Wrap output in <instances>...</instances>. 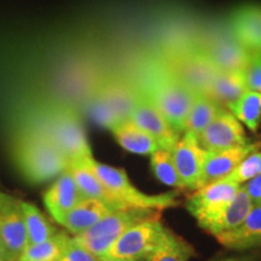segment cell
<instances>
[{"label": "cell", "instance_id": "cell-17", "mask_svg": "<svg viewBox=\"0 0 261 261\" xmlns=\"http://www.w3.org/2000/svg\"><path fill=\"white\" fill-rule=\"evenodd\" d=\"M203 51L218 71H243L252 54L232 35L218 39Z\"/></svg>", "mask_w": 261, "mask_h": 261}, {"label": "cell", "instance_id": "cell-28", "mask_svg": "<svg viewBox=\"0 0 261 261\" xmlns=\"http://www.w3.org/2000/svg\"><path fill=\"white\" fill-rule=\"evenodd\" d=\"M194 255V248L187 241L168 230L148 261H189Z\"/></svg>", "mask_w": 261, "mask_h": 261}, {"label": "cell", "instance_id": "cell-13", "mask_svg": "<svg viewBox=\"0 0 261 261\" xmlns=\"http://www.w3.org/2000/svg\"><path fill=\"white\" fill-rule=\"evenodd\" d=\"M261 149V142H248L243 145L233 146L230 149L208 151L203 168H202L200 179H198L196 190L211 182L221 180L228 177L237 166L253 151Z\"/></svg>", "mask_w": 261, "mask_h": 261}, {"label": "cell", "instance_id": "cell-15", "mask_svg": "<svg viewBox=\"0 0 261 261\" xmlns=\"http://www.w3.org/2000/svg\"><path fill=\"white\" fill-rule=\"evenodd\" d=\"M231 35L250 52L261 50V5L248 4L230 17Z\"/></svg>", "mask_w": 261, "mask_h": 261}, {"label": "cell", "instance_id": "cell-27", "mask_svg": "<svg viewBox=\"0 0 261 261\" xmlns=\"http://www.w3.org/2000/svg\"><path fill=\"white\" fill-rule=\"evenodd\" d=\"M21 205L23 211L25 228H27L28 246L44 242L57 233L56 227L39 211L37 205L28 202H21Z\"/></svg>", "mask_w": 261, "mask_h": 261}, {"label": "cell", "instance_id": "cell-3", "mask_svg": "<svg viewBox=\"0 0 261 261\" xmlns=\"http://www.w3.org/2000/svg\"><path fill=\"white\" fill-rule=\"evenodd\" d=\"M139 90L155 104L178 135L184 133L187 117L195 98L194 92L173 77L162 64L152 71L146 86Z\"/></svg>", "mask_w": 261, "mask_h": 261}, {"label": "cell", "instance_id": "cell-25", "mask_svg": "<svg viewBox=\"0 0 261 261\" xmlns=\"http://www.w3.org/2000/svg\"><path fill=\"white\" fill-rule=\"evenodd\" d=\"M70 240L68 233L57 232L44 242L28 246L17 261H60Z\"/></svg>", "mask_w": 261, "mask_h": 261}, {"label": "cell", "instance_id": "cell-22", "mask_svg": "<svg viewBox=\"0 0 261 261\" xmlns=\"http://www.w3.org/2000/svg\"><path fill=\"white\" fill-rule=\"evenodd\" d=\"M247 91L243 71H218L207 96L227 109Z\"/></svg>", "mask_w": 261, "mask_h": 261}, {"label": "cell", "instance_id": "cell-26", "mask_svg": "<svg viewBox=\"0 0 261 261\" xmlns=\"http://www.w3.org/2000/svg\"><path fill=\"white\" fill-rule=\"evenodd\" d=\"M227 110L252 132H256L261 122V93L247 90Z\"/></svg>", "mask_w": 261, "mask_h": 261}, {"label": "cell", "instance_id": "cell-10", "mask_svg": "<svg viewBox=\"0 0 261 261\" xmlns=\"http://www.w3.org/2000/svg\"><path fill=\"white\" fill-rule=\"evenodd\" d=\"M129 120L154 137L161 149L172 151L180 138V136L169 126L167 120L155 107V104L139 89H137L136 104Z\"/></svg>", "mask_w": 261, "mask_h": 261}, {"label": "cell", "instance_id": "cell-30", "mask_svg": "<svg viewBox=\"0 0 261 261\" xmlns=\"http://www.w3.org/2000/svg\"><path fill=\"white\" fill-rule=\"evenodd\" d=\"M261 173V150H256L249 154L243 161L237 166V168L231 173L228 177L230 180L237 182L238 185H242Z\"/></svg>", "mask_w": 261, "mask_h": 261}, {"label": "cell", "instance_id": "cell-11", "mask_svg": "<svg viewBox=\"0 0 261 261\" xmlns=\"http://www.w3.org/2000/svg\"><path fill=\"white\" fill-rule=\"evenodd\" d=\"M200 144L207 151L230 149L249 142L242 123L230 110L221 108L218 115L208 125L198 138Z\"/></svg>", "mask_w": 261, "mask_h": 261}, {"label": "cell", "instance_id": "cell-36", "mask_svg": "<svg viewBox=\"0 0 261 261\" xmlns=\"http://www.w3.org/2000/svg\"><path fill=\"white\" fill-rule=\"evenodd\" d=\"M98 261H122V260H117L109 256H103V257H98Z\"/></svg>", "mask_w": 261, "mask_h": 261}, {"label": "cell", "instance_id": "cell-16", "mask_svg": "<svg viewBox=\"0 0 261 261\" xmlns=\"http://www.w3.org/2000/svg\"><path fill=\"white\" fill-rule=\"evenodd\" d=\"M215 237L221 246L237 252H247L261 247V204L253 205L240 226Z\"/></svg>", "mask_w": 261, "mask_h": 261}, {"label": "cell", "instance_id": "cell-23", "mask_svg": "<svg viewBox=\"0 0 261 261\" xmlns=\"http://www.w3.org/2000/svg\"><path fill=\"white\" fill-rule=\"evenodd\" d=\"M252 207L253 204L248 197L247 192L242 187H240L233 200L228 203L223 213L208 226L205 231H208V233L213 234V236H218L223 232L233 230L243 223Z\"/></svg>", "mask_w": 261, "mask_h": 261}, {"label": "cell", "instance_id": "cell-31", "mask_svg": "<svg viewBox=\"0 0 261 261\" xmlns=\"http://www.w3.org/2000/svg\"><path fill=\"white\" fill-rule=\"evenodd\" d=\"M247 90L261 93V50L250 54L249 62L243 70Z\"/></svg>", "mask_w": 261, "mask_h": 261}, {"label": "cell", "instance_id": "cell-24", "mask_svg": "<svg viewBox=\"0 0 261 261\" xmlns=\"http://www.w3.org/2000/svg\"><path fill=\"white\" fill-rule=\"evenodd\" d=\"M221 107L205 94H195L194 102L185 122L184 132L200 138L202 132L213 121Z\"/></svg>", "mask_w": 261, "mask_h": 261}, {"label": "cell", "instance_id": "cell-21", "mask_svg": "<svg viewBox=\"0 0 261 261\" xmlns=\"http://www.w3.org/2000/svg\"><path fill=\"white\" fill-rule=\"evenodd\" d=\"M110 130L120 146L132 154L151 155L158 149H161L154 137L150 136L130 120L117 123Z\"/></svg>", "mask_w": 261, "mask_h": 261}, {"label": "cell", "instance_id": "cell-14", "mask_svg": "<svg viewBox=\"0 0 261 261\" xmlns=\"http://www.w3.org/2000/svg\"><path fill=\"white\" fill-rule=\"evenodd\" d=\"M83 198L73 175L67 169L60 174L57 180L45 192L44 203L55 221L61 224L65 215Z\"/></svg>", "mask_w": 261, "mask_h": 261}, {"label": "cell", "instance_id": "cell-20", "mask_svg": "<svg viewBox=\"0 0 261 261\" xmlns=\"http://www.w3.org/2000/svg\"><path fill=\"white\" fill-rule=\"evenodd\" d=\"M90 159L81 160V161H74L69 163L68 171L71 173L77 189H79L84 198H96L104 202V203L112 207L113 210H123L116 203L113 196L109 191L103 187L99 179L94 174L93 169L90 166Z\"/></svg>", "mask_w": 261, "mask_h": 261}, {"label": "cell", "instance_id": "cell-33", "mask_svg": "<svg viewBox=\"0 0 261 261\" xmlns=\"http://www.w3.org/2000/svg\"><path fill=\"white\" fill-rule=\"evenodd\" d=\"M241 187L247 192L248 197H249L253 205L261 204V173L256 177L249 179Z\"/></svg>", "mask_w": 261, "mask_h": 261}, {"label": "cell", "instance_id": "cell-8", "mask_svg": "<svg viewBox=\"0 0 261 261\" xmlns=\"http://www.w3.org/2000/svg\"><path fill=\"white\" fill-rule=\"evenodd\" d=\"M241 185L230 179L211 182L195 191L187 200V210L203 230L218 219L228 203L233 200Z\"/></svg>", "mask_w": 261, "mask_h": 261}, {"label": "cell", "instance_id": "cell-34", "mask_svg": "<svg viewBox=\"0 0 261 261\" xmlns=\"http://www.w3.org/2000/svg\"><path fill=\"white\" fill-rule=\"evenodd\" d=\"M208 261H261V253L253 250L249 253L234 254V255H218Z\"/></svg>", "mask_w": 261, "mask_h": 261}, {"label": "cell", "instance_id": "cell-4", "mask_svg": "<svg viewBox=\"0 0 261 261\" xmlns=\"http://www.w3.org/2000/svg\"><path fill=\"white\" fill-rule=\"evenodd\" d=\"M90 166L103 187L109 191L121 208L133 207L163 211L167 208H174L179 204L177 192L149 195L140 191L129 180L125 169L100 163L93 158L90 160Z\"/></svg>", "mask_w": 261, "mask_h": 261}, {"label": "cell", "instance_id": "cell-1", "mask_svg": "<svg viewBox=\"0 0 261 261\" xmlns=\"http://www.w3.org/2000/svg\"><path fill=\"white\" fill-rule=\"evenodd\" d=\"M14 159L21 174L33 184L48 181L69 167L61 150L34 126L27 127L16 138Z\"/></svg>", "mask_w": 261, "mask_h": 261}, {"label": "cell", "instance_id": "cell-5", "mask_svg": "<svg viewBox=\"0 0 261 261\" xmlns=\"http://www.w3.org/2000/svg\"><path fill=\"white\" fill-rule=\"evenodd\" d=\"M156 217H161V211L133 207L117 210L106 215L84 232L75 234L73 240L94 256L103 257L107 256L113 244L126 230L140 221Z\"/></svg>", "mask_w": 261, "mask_h": 261}, {"label": "cell", "instance_id": "cell-2", "mask_svg": "<svg viewBox=\"0 0 261 261\" xmlns=\"http://www.w3.org/2000/svg\"><path fill=\"white\" fill-rule=\"evenodd\" d=\"M32 126L42 130L69 163L93 158L83 122L71 108L57 107L48 110Z\"/></svg>", "mask_w": 261, "mask_h": 261}, {"label": "cell", "instance_id": "cell-9", "mask_svg": "<svg viewBox=\"0 0 261 261\" xmlns=\"http://www.w3.org/2000/svg\"><path fill=\"white\" fill-rule=\"evenodd\" d=\"M21 202L14 196L0 192V242L5 248L8 261H17L28 247Z\"/></svg>", "mask_w": 261, "mask_h": 261}, {"label": "cell", "instance_id": "cell-29", "mask_svg": "<svg viewBox=\"0 0 261 261\" xmlns=\"http://www.w3.org/2000/svg\"><path fill=\"white\" fill-rule=\"evenodd\" d=\"M150 166L152 173L162 184L167 187L182 189L181 180L173 161L172 152L165 149H158L150 155Z\"/></svg>", "mask_w": 261, "mask_h": 261}, {"label": "cell", "instance_id": "cell-32", "mask_svg": "<svg viewBox=\"0 0 261 261\" xmlns=\"http://www.w3.org/2000/svg\"><path fill=\"white\" fill-rule=\"evenodd\" d=\"M60 261H98V257L91 254L84 247H81L80 244H77L71 237Z\"/></svg>", "mask_w": 261, "mask_h": 261}, {"label": "cell", "instance_id": "cell-12", "mask_svg": "<svg viewBox=\"0 0 261 261\" xmlns=\"http://www.w3.org/2000/svg\"><path fill=\"white\" fill-rule=\"evenodd\" d=\"M171 152L182 189L196 190L208 151L200 144L197 137L184 132Z\"/></svg>", "mask_w": 261, "mask_h": 261}, {"label": "cell", "instance_id": "cell-7", "mask_svg": "<svg viewBox=\"0 0 261 261\" xmlns=\"http://www.w3.org/2000/svg\"><path fill=\"white\" fill-rule=\"evenodd\" d=\"M162 67L195 94L207 96L218 69L203 50L172 52L161 62Z\"/></svg>", "mask_w": 261, "mask_h": 261}, {"label": "cell", "instance_id": "cell-6", "mask_svg": "<svg viewBox=\"0 0 261 261\" xmlns=\"http://www.w3.org/2000/svg\"><path fill=\"white\" fill-rule=\"evenodd\" d=\"M167 231L168 228L163 225L161 217L140 221L119 237L107 256L122 261H148Z\"/></svg>", "mask_w": 261, "mask_h": 261}, {"label": "cell", "instance_id": "cell-19", "mask_svg": "<svg viewBox=\"0 0 261 261\" xmlns=\"http://www.w3.org/2000/svg\"><path fill=\"white\" fill-rule=\"evenodd\" d=\"M96 92L113 110L120 122L130 119L137 98L136 87L120 80H107L99 85Z\"/></svg>", "mask_w": 261, "mask_h": 261}, {"label": "cell", "instance_id": "cell-18", "mask_svg": "<svg viewBox=\"0 0 261 261\" xmlns=\"http://www.w3.org/2000/svg\"><path fill=\"white\" fill-rule=\"evenodd\" d=\"M114 211L115 210L96 198H83L65 215L61 225L73 234H79Z\"/></svg>", "mask_w": 261, "mask_h": 261}, {"label": "cell", "instance_id": "cell-35", "mask_svg": "<svg viewBox=\"0 0 261 261\" xmlns=\"http://www.w3.org/2000/svg\"><path fill=\"white\" fill-rule=\"evenodd\" d=\"M0 261H8V257H6L5 248L3 247L2 242H0Z\"/></svg>", "mask_w": 261, "mask_h": 261}]
</instances>
